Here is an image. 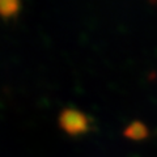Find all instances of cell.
Masks as SVG:
<instances>
[{"label": "cell", "mask_w": 157, "mask_h": 157, "mask_svg": "<svg viewBox=\"0 0 157 157\" xmlns=\"http://www.w3.org/2000/svg\"><path fill=\"white\" fill-rule=\"evenodd\" d=\"M21 11V3L17 0H0V17L14 18Z\"/></svg>", "instance_id": "cell-2"}, {"label": "cell", "mask_w": 157, "mask_h": 157, "mask_svg": "<svg viewBox=\"0 0 157 157\" xmlns=\"http://www.w3.org/2000/svg\"><path fill=\"white\" fill-rule=\"evenodd\" d=\"M59 126L63 131L71 136L82 135L90 128L89 118L82 111L73 109V107H67L60 113Z\"/></svg>", "instance_id": "cell-1"}]
</instances>
